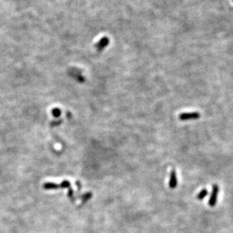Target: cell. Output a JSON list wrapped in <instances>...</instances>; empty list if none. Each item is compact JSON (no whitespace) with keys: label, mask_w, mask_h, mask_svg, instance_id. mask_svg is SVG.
<instances>
[{"label":"cell","mask_w":233,"mask_h":233,"mask_svg":"<svg viewBox=\"0 0 233 233\" xmlns=\"http://www.w3.org/2000/svg\"><path fill=\"white\" fill-rule=\"evenodd\" d=\"M177 185V177L175 170H172L169 179V187L171 188H175Z\"/></svg>","instance_id":"obj_3"},{"label":"cell","mask_w":233,"mask_h":233,"mask_svg":"<svg viewBox=\"0 0 233 233\" xmlns=\"http://www.w3.org/2000/svg\"><path fill=\"white\" fill-rule=\"evenodd\" d=\"M201 116V114L198 112H190V113H182L179 115V119L180 120L186 121L190 120H196Z\"/></svg>","instance_id":"obj_2"},{"label":"cell","mask_w":233,"mask_h":233,"mask_svg":"<svg viewBox=\"0 0 233 233\" xmlns=\"http://www.w3.org/2000/svg\"><path fill=\"white\" fill-rule=\"evenodd\" d=\"M207 195V190L206 188H204V189L201 190L199 193L197 195L196 198H197L198 200H203L206 196Z\"/></svg>","instance_id":"obj_4"},{"label":"cell","mask_w":233,"mask_h":233,"mask_svg":"<svg viewBox=\"0 0 233 233\" xmlns=\"http://www.w3.org/2000/svg\"><path fill=\"white\" fill-rule=\"evenodd\" d=\"M219 193V187L217 185H214L213 188H212V192L210 194V197L208 201V205L210 207H214L217 204V197H218Z\"/></svg>","instance_id":"obj_1"}]
</instances>
